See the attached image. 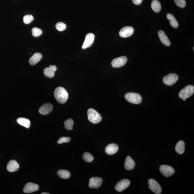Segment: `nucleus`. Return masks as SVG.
Segmentation results:
<instances>
[{
	"label": "nucleus",
	"mask_w": 194,
	"mask_h": 194,
	"mask_svg": "<svg viewBox=\"0 0 194 194\" xmlns=\"http://www.w3.org/2000/svg\"><path fill=\"white\" fill-rule=\"evenodd\" d=\"M54 96L56 100L60 104H64L68 98V94L64 88L60 87L56 88L54 92Z\"/></svg>",
	"instance_id": "obj_1"
},
{
	"label": "nucleus",
	"mask_w": 194,
	"mask_h": 194,
	"mask_svg": "<svg viewBox=\"0 0 194 194\" xmlns=\"http://www.w3.org/2000/svg\"><path fill=\"white\" fill-rule=\"evenodd\" d=\"M87 115L88 120L93 123H98L102 121V117L100 114L93 109H88Z\"/></svg>",
	"instance_id": "obj_2"
},
{
	"label": "nucleus",
	"mask_w": 194,
	"mask_h": 194,
	"mask_svg": "<svg viewBox=\"0 0 194 194\" xmlns=\"http://www.w3.org/2000/svg\"><path fill=\"white\" fill-rule=\"evenodd\" d=\"M124 97L126 100L132 104H138L142 102V97L140 94L136 93H128L125 94Z\"/></svg>",
	"instance_id": "obj_3"
},
{
	"label": "nucleus",
	"mask_w": 194,
	"mask_h": 194,
	"mask_svg": "<svg viewBox=\"0 0 194 194\" xmlns=\"http://www.w3.org/2000/svg\"><path fill=\"white\" fill-rule=\"evenodd\" d=\"M194 92V87L189 85L185 86L179 93V96L181 99H187L191 96Z\"/></svg>",
	"instance_id": "obj_4"
},
{
	"label": "nucleus",
	"mask_w": 194,
	"mask_h": 194,
	"mask_svg": "<svg viewBox=\"0 0 194 194\" xmlns=\"http://www.w3.org/2000/svg\"><path fill=\"white\" fill-rule=\"evenodd\" d=\"M178 78V76L176 74L170 73L163 78V81L165 85L172 86L176 83Z\"/></svg>",
	"instance_id": "obj_5"
},
{
	"label": "nucleus",
	"mask_w": 194,
	"mask_h": 194,
	"mask_svg": "<svg viewBox=\"0 0 194 194\" xmlns=\"http://www.w3.org/2000/svg\"><path fill=\"white\" fill-rule=\"evenodd\" d=\"M149 188L156 194H160L161 192V186L157 181L153 179H149L148 181Z\"/></svg>",
	"instance_id": "obj_6"
},
{
	"label": "nucleus",
	"mask_w": 194,
	"mask_h": 194,
	"mask_svg": "<svg viewBox=\"0 0 194 194\" xmlns=\"http://www.w3.org/2000/svg\"><path fill=\"white\" fill-rule=\"evenodd\" d=\"M127 58L125 56L119 57L112 61L111 65L114 68H120L123 67L127 62Z\"/></svg>",
	"instance_id": "obj_7"
},
{
	"label": "nucleus",
	"mask_w": 194,
	"mask_h": 194,
	"mask_svg": "<svg viewBox=\"0 0 194 194\" xmlns=\"http://www.w3.org/2000/svg\"><path fill=\"white\" fill-rule=\"evenodd\" d=\"M130 183V181L127 179H123L117 183L115 189L118 192H121L127 188Z\"/></svg>",
	"instance_id": "obj_8"
},
{
	"label": "nucleus",
	"mask_w": 194,
	"mask_h": 194,
	"mask_svg": "<svg viewBox=\"0 0 194 194\" xmlns=\"http://www.w3.org/2000/svg\"><path fill=\"white\" fill-rule=\"evenodd\" d=\"M103 180L98 177H92L90 179L89 187L90 188L97 189L99 188L102 184Z\"/></svg>",
	"instance_id": "obj_9"
},
{
	"label": "nucleus",
	"mask_w": 194,
	"mask_h": 194,
	"mask_svg": "<svg viewBox=\"0 0 194 194\" xmlns=\"http://www.w3.org/2000/svg\"><path fill=\"white\" fill-rule=\"evenodd\" d=\"M160 172L164 176L168 177L174 174V170L171 166L168 165H164L160 166Z\"/></svg>",
	"instance_id": "obj_10"
},
{
	"label": "nucleus",
	"mask_w": 194,
	"mask_h": 194,
	"mask_svg": "<svg viewBox=\"0 0 194 194\" xmlns=\"http://www.w3.org/2000/svg\"><path fill=\"white\" fill-rule=\"evenodd\" d=\"M95 37V35L93 33H88L86 35L85 41L82 46V49H84L90 47L94 43Z\"/></svg>",
	"instance_id": "obj_11"
},
{
	"label": "nucleus",
	"mask_w": 194,
	"mask_h": 194,
	"mask_svg": "<svg viewBox=\"0 0 194 194\" xmlns=\"http://www.w3.org/2000/svg\"><path fill=\"white\" fill-rule=\"evenodd\" d=\"M39 189V186L37 184L29 182L25 185L23 191L25 193H29L37 191Z\"/></svg>",
	"instance_id": "obj_12"
},
{
	"label": "nucleus",
	"mask_w": 194,
	"mask_h": 194,
	"mask_svg": "<svg viewBox=\"0 0 194 194\" xmlns=\"http://www.w3.org/2000/svg\"><path fill=\"white\" fill-rule=\"evenodd\" d=\"M134 29L130 26L123 27L119 32V35L122 37H128L131 36L133 34Z\"/></svg>",
	"instance_id": "obj_13"
},
{
	"label": "nucleus",
	"mask_w": 194,
	"mask_h": 194,
	"mask_svg": "<svg viewBox=\"0 0 194 194\" xmlns=\"http://www.w3.org/2000/svg\"><path fill=\"white\" fill-rule=\"evenodd\" d=\"M52 109H53V106L51 103H46L40 107L39 112L42 115H48L51 112Z\"/></svg>",
	"instance_id": "obj_14"
},
{
	"label": "nucleus",
	"mask_w": 194,
	"mask_h": 194,
	"mask_svg": "<svg viewBox=\"0 0 194 194\" xmlns=\"http://www.w3.org/2000/svg\"><path fill=\"white\" fill-rule=\"evenodd\" d=\"M57 69L56 67L54 65H50L49 67H47L44 69V75L46 77L49 78H52L54 76L55 72Z\"/></svg>",
	"instance_id": "obj_15"
},
{
	"label": "nucleus",
	"mask_w": 194,
	"mask_h": 194,
	"mask_svg": "<svg viewBox=\"0 0 194 194\" xmlns=\"http://www.w3.org/2000/svg\"><path fill=\"white\" fill-rule=\"evenodd\" d=\"M19 165L16 160H10L7 164V169L8 171L10 172L17 171L19 168Z\"/></svg>",
	"instance_id": "obj_16"
},
{
	"label": "nucleus",
	"mask_w": 194,
	"mask_h": 194,
	"mask_svg": "<svg viewBox=\"0 0 194 194\" xmlns=\"http://www.w3.org/2000/svg\"><path fill=\"white\" fill-rule=\"evenodd\" d=\"M118 149V146L115 143H111L107 146L105 149L106 153L109 155H113L116 153Z\"/></svg>",
	"instance_id": "obj_17"
},
{
	"label": "nucleus",
	"mask_w": 194,
	"mask_h": 194,
	"mask_svg": "<svg viewBox=\"0 0 194 194\" xmlns=\"http://www.w3.org/2000/svg\"><path fill=\"white\" fill-rule=\"evenodd\" d=\"M158 35L160 41L164 45L167 46H170L171 45L170 40L169 39L165 33L162 30H160L158 32Z\"/></svg>",
	"instance_id": "obj_18"
},
{
	"label": "nucleus",
	"mask_w": 194,
	"mask_h": 194,
	"mask_svg": "<svg viewBox=\"0 0 194 194\" xmlns=\"http://www.w3.org/2000/svg\"><path fill=\"white\" fill-rule=\"evenodd\" d=\"M135 166L134 160L130 156H128L126 157L124 164V167L126 170H131L134 169Z\"/></svg>",
	"instance_id": "obj_19"
},
{
	"label": "nucleus",
	"mask_w": 194,
	"mask_h": 194,
	"mask_svg": "<svg viewBox=\"0 0 194 194\" xmlns=\"http://www.w3.org/2000/svg\"><path fill=\"white\" fill-rule=\"evenodd\" d=\"M42 58V55L39 52H36L31 57L29 60V64L31 65H34L39 62Z\"/></svg>",
	"instance_id": "obj_20"
},
{
	"label": "nucleus",
	"mask_w": 194,
	"mask_h": 194,
	"mask_svg": "<svg viewBox=\"0 0 194 194\" xmlns=\"http://www.w3.org/2000/svg\"><path fill=\"white\" fill-rule=\"evenodd\" d=\"M17 123L21 126H24L27 128L30 127L31 124L30 121L28 119L25 118H19L17 120Z\"/></svg>",
	"instance_id": "obj_21"
},
{
	"label": "nucleus",
	"mask_w": 194,
	"mask_h": 194,
	"mask_svg": "<svg viewBox=\"0 0 194 194\" xmlns=\"http://www.w3.org/2000/svg\"><path fill=\"white\" fill-rule=\"evenodd\" d=\"M176 151L180 154L184 153L185 151V144L183 141H180L177 143L176 146Z\"/></svg>",
	"instance_id": "obj_22"
},
{
	"label": "nucleus",
	"mask_w": 194,
	"mask_h": 194,
	"mask_svg": "<svg viewBox=\"0 0 194 194\" xmlns=\"http://www.w3.org/2000/svg\"><path fill=\"white\" fill-rule=\"evenodd\" d=\"M167 17L169 21L170 24L174 28H177L179 26V24L176 18L173 14H167Z\"/></svg>",
	"instance_id": "obj_23"
},
{
	"label": "nucleus",
	"mask_w": 194,
	"mask_h": 194,
	"mask_svg": "<svg viewBox=\"0 0 194 194\" xmlns=\"http://www.w3.org/2000/svg\"><path fill=\"white\" fill-rule=\"evenodd\" d=\"M151 7L152 9L156 13L160 11L161 10V5L158 0H153L152 2Z\"/></svg>",
	"instance_id": "obj_24"
},
{
	"label": "nucleus",
	"mask_w": 194,
	"mask_h": 194,
	"mask_svg": "<svg viewBox=\"0 0 194 194\" xmlns=\"http://www.w3.org/2000/svg\"><path fill=\"white\" fill-rule=\"evenodd\" d=\"M57 174L60 178L64 179H68L71 176L70 172L64 169H60L58 170Z\"/></svg>",
	"instance_id": "obj_25"
},
{
	"label": "nucleus",
	"mask_w": 194,
	"mask_h": 194,
	"mask_svg": "<svg viewBox=\"0 0 194 194\" xmlns=\"http://www.w3.org/2000/svg\"><path fill=\"white\" fill-rule=\"evenodd\" d=\"M65 128L66 130H73V126L74 125V122L73 119H68L66 120L64 122Z\"/></svg>",
	"instance_id": "obj_26"
},
{
	"label": "nucleus",
	"mask_w": 194,
	"mask_h": 194,
	"mask_svg": "<svg viewBox=\"0 0 194 194\" xmlns=\"http://www.w3.org/2000/svg\"><path fill=\"white\" fill-rule=\"evenodd\" d=\"M83 157L84 161L87 163H90L94 160V157L89 153H84L83 154Z\"/></svg>",
	"instance_id": "obj_27"
},
{
	"label": "nucleus",
	"mask_w": 194,
	"mask_h": 194,
	"mask_svg": "<svg viewBox=\"0 0 194 194\" xmlns=\"http://www.w3.org/2000/svg\"><path fill=\"white\" fill-rule=\"evenodd\" d=\"M32 33L33 37H37L43 33V32L41 29L35 27L32 29Z\"/></svg>",
	"instance_id": "obj_28"
},
{
	"label": "nucleus",
	"mask_w": 194,
	"mask_h": 194,
	"mask_svg": "<svg viewBox=\"0 0 194 194\" xmlns=\"http://www.w3.org/2000/svg\"><path fill=\"white\" fill-rule=\"evenodd\" d=\"M34 19L33 16L30 14L26 15L23 18V21L26 24H29Z\"/></svg>",
	"instance_id": "obj_29"
},
{
	"label": "nucleus",
	"mask_w": 194,
	"mask_h": 194,
	"mask_svg": "<svg viewBox=\"0 0 194 194\" xmlns=\"http://www.w3.org/2000/svg\"><path fill=\"white\" fill-rule=\"evenodd\" d=\"M56 27V29L59 31H62L66 29V25L64 23L60 22L57 23Z\"/></svg>",
	"instance_id": "obj_30"
},
{
	"label": "nucleus",
	"mask_w": 194,
	"mask_h": 194,
	"mask_svg": "<svg viewBox=\"0 0 194 194\" xmlns=\"http://www.w3.org/2000/svg\"><path fill=\"white\" fill-rule=\"evenodd\" d=\"M174 1L176 5L180 8H184L186 6L185 0H174Z\"/></svg>",
	"instance_id": "obj_31"
},
{
	"label": "nucleus",
	"mask_w": 194,
	"mask_h": 194,
	"mask_svg": "<svg viewBox=\"0 0 194 194\" xmlns=\"http://www.w3.org/2000/svg\"><path fill=\"white\" fill-rule=\"evenodd\" d=\"M71 141V138L69 137H61L57 141L58 144H62L64 143H68Z\"/></svg>",
	"instance_id": "obj_32"
},
{
	"label": "nucleus",
	"mask_w": 194,
	"mask_h": 194,
	"mask_svg": "<svg viewBox=\"0 0 194 194\" xmlns=\"http://www.w3.org/2000/svg\"><path fill=\"white\" fill-rule=\"evenodd\" d=\"M143 0H132L133 3L136 5H139L142 3Z\"/></svg>",
	"instance_id": "obj_33"
},
{
	"label": "nucleus",
	"mask_w": 194,
	"mask_h": 194,
	"mask_svg": "<svg viewBox=\"0 0 194 194\" xmlns=\"http://www.w3.org/2000/svg\"><path fill=\"white\" fill-rule=\"evenodd\" d=\"M41 194H49V193H46L45 192H44L43 193H41Z\"/></svg>",
	"instance_id": "obj_34"
},
{
	"label": "nucleus",
	"mask_w": 194,
	"mask_h": 194,
	"mask_svg": "<svg viewBox=\"0 0 194 194\" xmlns=\"http://www.w3.org/2000/svg\"><path fill=\"white\" fill-rule=\"evenodd\" d=\"M183 99V101H185V100H186V99Z\"/></svg>",
	"instance_id": "obj_35"
}]
</instances>
